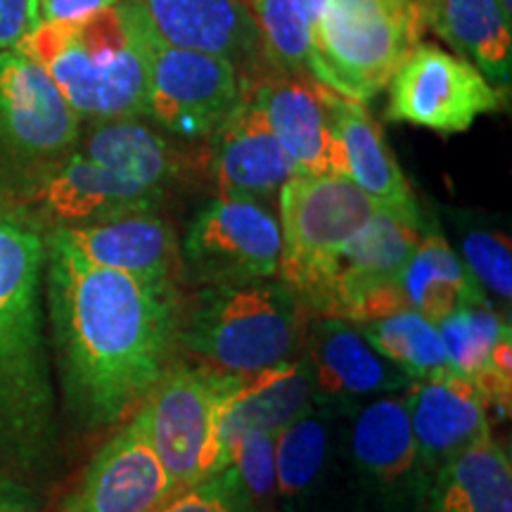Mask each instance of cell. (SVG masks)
I'll return each mask as SVG.
<instances>
[{
	"instance_id": "obj_1",
	"label": "cell",
	"mask_w": 512,
	"mask_h": 512,
	"mask_svg": "<svg viewBox=\"0 0 512 512\" xmlns=\"http://www.w3.org/2000/svg\"><path fill=\"white\" fill-rule=\"evenodd\" d=\"M46 316L64 411L83 430L121 425L174 363L176 283H143L46 235Z\"/></svg>"
},
{
	"instance_id": "obj_2",
	"label": "cell",
	"mask_w": 512,
	"mask_h": 512,
	"mask_svg": "<svg viewBox=\"0 0 512 512\" xmlns=\"http://www.w3.org/2000/svg\"><path fill=\"white\" fill-rule=\"evenodd\" d=\"M46 235L0 207V475L48 477L57 399L46 332Z\"/></svg>"
},
{
	"instance_id": "obj_3",
	"label": "cell",
	"mask_w": 512,
	"mask_h": 512,
	"mask_svg": "<svg viewBox=\"0 0 512 512\" xmlns=\"http://www.w3.org/2000/svg\"><path fill=\"white\" fill-rule=\"evenodd\" d=\"M150 19L136 0H119L98 15L31 29L17 50L50 76L81 121L143 119Z\"/></svg>"
},
{
	"instance_id": "obj_4",
	"label": "cell",
	"mask_w": 512,
	"mask_h": 512,
	"mask_svg": "<svg viewBox=\"0 0 512 512\" xmlns=\"http://www.w3.org/2000/svg\"><path fill=\"white\" fill-rule=\"evenodd\" d=\"M309 318L280 278L211 285L181 316L178 347L221 373L254 375L302 356Z\"/></svg>"
},
{
	"instance_id": "obj_5",
	"label": "cell",
	"mask_w": 512,
	"mask_h": 512,
	"mask_svg": "<svg viewBox=\"0 0 512 512\" xmlns=\"http://www.w3.org/2000/svg\"><path fill=\"white\" fill-rule=\"evenodd\" d=\"M278 195V278L311 316H323L339 259L373 219L377 204L344 176H292Z\"/></svg>"
},
{
	"instance_id": "obj_6",
	"label": "cell",
	"mask_w": 512,
	"mask_h": 512,
	"mask_svg": "<svg viewBox=\"0 0 512 512\" xmlns=\"http://www.w3.org/2000/svg\"><path fill=\"white\" fill-rule=\"evenodd\" d=\"M425 31L420 0H325L313 27V81L366 105Z\"/></svg>"
},
{
	"instance_id": "obj_7",
	"label": "cell",
	"mask_w": 512,
	"mask_h": 512,
	"mask_svg": "<svg viewBox=\"0 0 512 512\" xmlns=\"http://www.w3.org/2000/svg\"><path fill=\"white\" fill-rule=\"evenodd\" d=\"M81 131L50 76L17 48L0 50V195L74 152Z\"/></svg>"
},
{
	"instance_id": "obj_8",
	"label": "cell",
	"mask_w": 512,
	"mask_h": 512,
	"mask_svg": "<svg viewBox=\"0 0 512 512\" xmlns=\"http://www.w3.org/2000/svg\"><path fill=\"white\" fill-rule=\"evenodd\" d=\"M242 375L204 363H171L133 418L162 460L178 494L209 477V446L221 401Z\"/></svg>"
},
{
	"instance_id": "obj_9",
	"label": "cell",
	"mask_w": 512,
	"mask_h": 512,
	"mask_svg": "<svg viewBox=\"0 0 512 512\" xmlns=\"http://www.w3.org/2000/svg\"><path fill=\"white\" fill-rule=\"evenodd\" d=\"M162 197L159 192L112 174L74 150L41 174L0 195V207L48 235L55 230L86 228L117 216L155 211Z\"/></svg>"
},
{
	"instance_id": "obj_10",
	"label": "cell",
	"mask_w": 512,
	"mask_h": 512,
	"mask_svg": "<svg viewBox=\"0 0 512 512\" xmlns=\"http://www.w3.org/2000/svg\"><path fill=\"white\" fill-rule=\"evenodd\" d=\"M280 223L264 202L216 197L197 211L181 245V264L202 287L278 278Z\"/></svg>"
},
{
	"instance_id": "obj_11",
	"label": "cell",
	"mask_w": 512,
	"mask_h": 512,
	"mask_svg": "<svg viewBox=\"0 0 512 512\" xmlns=\"http://www.w3.org/2000/svg\"><path fill=\"white\" fill-rule=\"evenodd\" d=\"M387 88V119L441 136L470 131L479 117L501 110L505 98L475 64L425 41L403 57Z\"/></svg>"
},
{
	"instance_id": "obj_12",
	"label": "cell",
	"mask_w": 512,
	"mask_h": 512,
	"mask_svg": "<svg viewBox=\"0 0 512 512\" xmlns=\"http://www.w3.org/2000/svg\"><path fill=\"white\" fill-rule=\"evenodd\" d=\"M242 98L240 72L226 57L176 48L152 36L145 117L159 128L188 140L209 138Z\"/></svg>"
},
{
	"instance_id": "obj_13",
	"label": "cell",
	"mask_w": 512,
	"mask_h": 512,
	"mask_svg": "<svg viewBox=\"0 0 512 512\" xmlns=\"http://www.w3.org/2000/svg\"><path fill=\"white\" fill-rule=\"evenodd\" d=\"M425 233L420 211L377 207L373 219L361 228L339 259L323 316L347 323H368L406 311L399 292V275Z\"/></svg>"
},
{
	"instance_id": "obj_14",
	"label": "cell",
	"mask_w": 512,
	"mask_h": 512,
	"mask_svg": "<svg viewBox=\"0 0 512 512\" xmlns=\"http://www.w3.org/2000/svg\"><path fill=\"white\" fill-rule=\"evenodd\" d=\"M176 494L174 479L131 415L98 448L60 512H159Z\"/></svg>"
},
{
	"instance_id": "obj_15",
	"label": "cell",
	"mask_w": 512,
	"mask_h": 512,
	"mask_svg": "<svg viewBox=\"0 0 512 512\" xmlns=\"http://www.w3.org/2000/svg\"><path fill=\"white\" fill-rule=\"evenodd\" d=\"M316 401L349 413L377 396L403 394L413 377L370 347L354 323L339 318H309L302 347Z\"/></svg>"
},
{
	"instance_id": "obj_16",
	"label": "cell",
	"mask_w": 512,
	"mask_h": 512,
	"mask_svg": "<svg viewBox=\"0 0 512 512\" xmlns=\"http://www.w3.org/2000/svg\"><path fill=\"white\" fill-rule=\"evenodd\" d=\"M347 415V456L366 494L384 508L425 496L406 396H377Z\"/></svg>"
},
{
	"instance_id": "obj_17",
	"label": "cell",
	"mask_w": 512,
	"mask_h": 512,
	"mask_svg": "<svg viewBox=\"0 0 512 512\" xmlns=\"http://www.w3.org/2000/svg\"><path fill=\"white\" fill-rule=\"evenodd\" d=\"M411 418L422 486L453 458L491 434V408L479 389L456 370L413 380L403 392Z\"/></svg>"
},
{
	"instance_id": "obj_18",
	"label": "cell",
	"mask_w": 512,
	"mask_h": 512,
	"mask_svg": "<svg viewBox=\"0 0 512 512\" xmlns=\"http://www.w3.org/2000/svg\"><path fill=\"white\" fill-rule=\"evenodd\" d=\"M309 368L302 358L242 375L221 401L209 446V477L228 467L235 441L247 432L278 434L316 406Z\"/></svg>"
},
{
	"instance_id": "obj_19",
	"label": "cell",
	"mask_w": 512,
	"mask_h": 512,
	"mask_svg": "<svg viewBox=\"0 0 512 512\" xmlns=\"http://www.w3.org/2000/svg\"><path fill=\"white\" fill-rule=\"evenodd\" d=\"M294 176H344L342 147L325 102V86L309 76H278L254 91Z\"/></svg>"
},
{
	"instance_id": "obj_20",
	"label": "cell",
	"mask_w": 512,
	"mask_h": 512,
	"mask_svg": "<svg viewBox=\"0 0 512 512\" xmlns=\"http://www.w3.org/2000/svg\"><path fill=\"white\" fill-rule=\"evenodd\" d=\"M209 140V174L219 197L264 202L294 176L254 95H245Z\"/></svg>"
},
{
	"instance_id": "obj_21",
	"label": "cell",
	"mask_w": 512,
	"mask_h": 512,
	"mask_svg": "<svg viewBox=\"0 0 512 512\" xmlns=\"http://www.w3.org/2000/svg\"><path fill=\"white\" fill-rule=\"evenodd\" d=\"M48 235H57L95 266L112 268L143 283H176L181 242L171 223L155 211L117 216L86 228L55 230Z\"/></svg>"
},
{
	"instance_id": "obj_22",
	"label": "cell",
	"mask_w": 512,
	"mask_h": 512,
	"mask_svg": "<svg viewBox=\"0 0 512 512\" xmlns=\"http://www.w3.org/2000/svg\"><path fill=\"white\" fill-rule=\"evenodd\" d=\"M337 411L323 403L275 434V491L278 510L320 512L332 491Z\"/></svg>"
},
{
	"instance_id": "obj_23",
	"label": "cell",
	"mask_w": 512,
	"mask_h": 512,
	"mask_svg": "<svg viewBox=\"0 0 512 512\" xmlns=\"http://www.w3.org/2000/svg\"><path fill=\"white\" fill-rule=\"evenodd\" d=\"M155 34L176 48L221 55L238 67L256 57L259 36L245 0H136Z\"/></svg>"
},
{
	"instance_id": "obj_24",
	"label": "cell",
	"mask_w": 512,
	"mask_h": 512,
	"mask_svg": "<svg viewBox=\"0 0 512 512\" xmlns=\"http://www.w3.org/2000/svg\"><path fill=\"white\" fill-rule=\"evenodd\" d=\"M448 368L479 389L491 411L510 413L512 335L510 323L491 306H467L437 323Z\"/></svg>"
},
{
	"instance_id": "obj_25",
	"label": "cell",
	"mask_w": 512,
	"mask_h": 512,
	"mask_svg": "<svg viewBox=\"0 0 512 512\" xmlns=\"http://www.w3.org/2000/svg\"><path fill=\"white\" fill-rule=\"evenodd\" d=\"M325 102L342 147L349 181L366 192L377 207L420 211L411 183L403 176L394 152L382 136V128L366 105L332 93L330 88H325Z\"/></svg>"
},
{
	"instance_id": "obj_26",
	"label": "cell",
	"mask_w": 512,
	"mask_h": 512,
	"mask_svg": "<svg viewBox=\"0 0 512 512\" xmlns=\"http://www.w3.org/2000/svg\"><path fill=\"white\" fill-rule=\"evenodd\" d=\"M427 29L451 46V53L475 64L484 79L508 95L512 83V19L498 0H437Z\"/></svg>"
},
{
	"instance_id": "obj_27",
	"label": "cell",
	"mask_w": 512,
	"mask_h": 512,
	"mask_svg": "<svg viewBox=\"0 0 512 512\" xmlns=\"http://www.w3.org/2000/svg\"><path fill=\"white\" fill-rule=\"evenodd\" d=\"M76 152L159 195H164L181 171L169 140L140 119L95 121L91 131H81Z\"/></svg>"
},
{
	"instance_id": "obj_28",
	"label": "cell",
	"mask_w": 512,
	"mask_h": 512,
	"mask_svg": "<svg viewBox=\"0 0 512 512\" xmlns=\"http://www.w3.org/2000/svg\"><path fill=\"white\" fill-rule=\"evenodd\" d=\"M399 292L408 311L432 323L467 306H491L463 259L439 233L422 235L418 249L399 275Z\"/></svg>"
},
{
	"instance_id": "obj_29",
	"label": "cell",
	"mask_w": 512,
	"mask_h": 512,
	"mask_svg": "<svg viewBox=\"0 0 512 512\" xmlns=\"http://www.w3.org/2000/svg\"><path fill=\"white\" fill-rule=\"evenodd\" d=\"M430 512H512V463L486 437L446 463L427 486Z\"/></svg>"
},
{
	"instance_id": "obj_30",
	"label": "cell",
	"mask_w": 512,
	"mask_h": 512,
	"mask_svg": "<svg viewBox=\"0 0 512 512\" xmlns=\"http://www.w3.org/2000/svg\"><path fill=\"white\" fill-rule=\"evenodd\" d=\"M370 347L392 361L413 380L448 370V356L437 323L415 311H396L392 316L354 323Z\"/></svg>"
},
{
	"instance_id": "obj_31",
	"label": "cell",
	"mask_w": 512,
	"mask_h": 512,
	"mask_svg": "<svg viewBox=\"0 0 512 512\" xmlns=\"http://www.w3.org/2000/svg\"><path fill=\"white\" fill-rule=\"evenodd\" d=\"M259 36L261 53L273 67L313 79L316 48L299 0H245Z\"/></svg>"
},
{
	"instance_id": "obj_32",
	"label": "cell",
	"mask_w": 512,
	"mask_h": 512,
	"mask_svg": "<svg viewBox=\"0 0 512 512\" xmlns=\"http://www.w3.org/2000/svg\"><path fill=\"white\" fill-rule=\"evenodd\" d=\"M226 472L252 512L278 510L275 491V434L247 432L235 441Z\"/></svg>"
},
{
	"instance_id": "obj_33",
	"label": "cell",
	"mask_w": 512,
	"mask_h": 512,
	"mask_svg": "<svg viewBox=\"0 0 512 512\" xmlns=\"http://www.w3.org/2000/svg\"><path fill=\"white\" fill-rule=\"evenodd\" d=\"M463 264L484 294L489 292L496 302L510 306L512 297V252L510 240L498 230L486 226H470L460 235Z\"/></svg>"
},
{
	"instance_id": "obj_34",
	"label": "cell",
	"mask_w": 512,
	"mask_h": 512,
	"mask_svg": "<svg viewBox=\"0 0 512 512\" xmlns=\"http://www.w3.org/2000/svg\"><path fill=\"white\" fill-rule=\"evenodd\" d=\"M159 512H252V508L235 489L226 470L219 475L202 479L200 484L188 486L171 501H166Z\"/></svg>"
},
{
	"instance_id": "obj_35",
	"label": "cell",
	"mask_w": 512,
	"mask_h": 512,
	"mask_svg": "<svg viewBox=\"0 0 512 512\" xmlns=\"http://www.w3.org/2000/svg\"><path fill=\"white\" fill-rule=\"evenodd\" d=\"M119 0H31V29L55 22H76L112 8Z\"/></svg>"
},
{
	"instance_id": "obj_36",
	"label": "cell",
	"mask_w": 512,
	"mask_h": 512,
	"mask_svg": "<svg viewBox=\"0 0 512 512\" xmlns=\"http://www.w3.org/2000/svg\"><path fill=\"white\" fill-rule=\"evenodd\" d=\"M31 0H0V50L15 48L31 31Z\"/></svg>"
},
{
	"instance_id": "obj_37",
	"label": "cell",
	"mask_w": 512,
	"mask_h": 512,
	"mask_svg": "<svg viewBox=\"0 0 512 512\" xmlns=\"http://www.w3.org/2000/svg\"><path fill=\"white\" fill-rule=\"evenodd\" d=\"M22 498H29L27 489L22 486L10 482L8 477L0 475V503H10V501H22Z\"/></svg>"
},
{
	"instance_id": "obj_38",
	"label": "cell",
	"mask_w": 512,
	"mask_h": 512,
	"mask_svg": "<svg viewBox=\"0 0 512 512\" xmlns=\"http://www.w3.org/2000/svg\"><path fill=\"white\" fill-rule=\"evenodd\" d=\"M323 3L325 0H299L306 22H309V27H311V34H313V27H316V22L320 17V10H323Z\"/></svg>"
},
{
	"instance_id": "obj_39",
	"label": "cell",
	"mask_w": 512,
	"mask_h": 512,
	"mask_svg": "<svg viewBox=\"0 0 512 512\" xmlns=\"http://www.w3.org/2000/svg\"><path fill=\"white\" fill-rule=\"evenodd\" d=\"M0 512H43L38 510L31 498H22V501H10V503H0Z\"/></svg>"
},
{
	"instance_id": "obj_40",
	"label": "cell",
	"mask_w": 512,
	"mask_h": 512,
	"mask_svg": "<svg viewBox=\"0 0 512 512\" xmlns=\"http://www.w3.org/2000/svg\"><path fill=\"white\" fill-rule=\"evenodd\" d=\"M420 5H422V12H425L427 24H430V17H432V12H434V5H437V0H420Z\"/></svg>"
},
{
	"instance_id": "obj_41",
	"label": "cell",
	"mask_w": 512,
	"mask_h": 512,
	"mask_svg": "<svg viewBox=\"0 0 512 512\" xmlns=\"http://www.w3.org/2000/svg\"><path fill=\"white\" fill-rule=\"evenodd\" d=\"M498 3H501V8H503V12H505V17H510V19H512V0H498Z\"/></svg>"
}]
</instances>
